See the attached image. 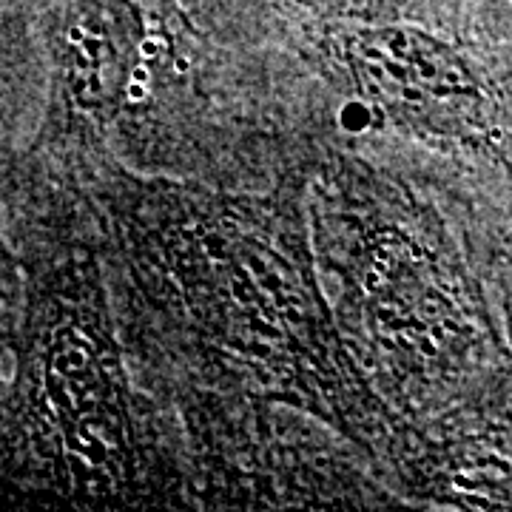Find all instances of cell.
<instances>
[{
  "mask_svg": "<svg viewBox=\"0 0 512 512\" xmlns=\"http://www.w3.org/2000/svg\"><path fill=\"white\" fill-rule=\"evenodd\" d=\"M308 214L345 345L402 419L430 427L512 382L487 282L433 188L365 151L319 146Z\"/></svg>",
  "mask_w": 512,
  "mask_h": 512,
  "instance_id": "cell-5",
  "label": "cell"
},
{
  "mask_svg": "<svg viewBox=\"0 0 512 512\" xmlns=\"http://www.w3.org/2000/svg\"><path fill=\"white\" fill-rule=\"evenodd\" d=\"M40 160L86 191L128 365L183 439L200 510H413L402 476L419 427L336 325L311 168L214 185L111 154Z\"/></svg>",
  "mask_w": 512,
  "mask_h": 512,
  "instance_id": "cell-1",
  "label": "cell"
},
{
  "mask_svg": "<svg viewBox=\"0 0 512 512\" xmlns=\"http://www.w3.org/2000/svg\"><path fill=\"white\" fill-rule=\"evenodd\" d=\"M256 55L285 126L410 171L436 194L512 177V49L464 0H188Z\"/></svg>",
  "mask_w": 512,
  "mask_h": 512,
  "instance_id": "cell-4",
  "label": "cell"
},
{
  "mask_svg": "<svg viewBox=\"0 0 512 512\" xmlns=\"http://www.w3.org/2000/svg\"><path fill=\"white\" fill-rule=\"evenodd\" d=\"M3 353L12 510H200L183 439L128 365L83 185L9 146Z\"/></svg>",
  "mask_w": 512,
  "mask_h": 512,
  "instance_id": "cell-2",
  "label": "cell"
},
{
  "mask_svg": "<svg viewBox=\"0 0 512 512\" xmlns=\"http://www.w3.org/2000/svg\"><path fill=\"white\" fill-rule=\"evenodd\" d=\"M40 66L26 143L49 160L111 154L143 174L274 185L313 168L265 63L188 0H3V69Z\"/></svg>",
  "mask_w": 512,
  "mask_h": 512,
  "instance_id": "cell-3",
  "label": "cell"
},
{
  "mask_svg": "<svg viewBox=\"0 0 512 512\" xmlns=\"http://www.w3.org/2000/svg\"><path fill=\"white\" fill-rule=\"evenodd\" d=\"M402 495L413 510H510L512 382L484 402L419 427Z\"/></svg>",
  "mask_w": 512,
  "mask_h": 512,
  "instance_id": "cell-6",
  "label": "cell"
}]
</instances>
